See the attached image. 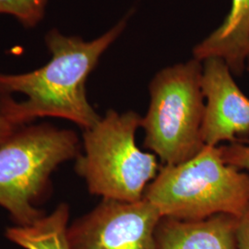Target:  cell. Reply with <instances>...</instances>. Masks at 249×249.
Masks as SVG:
<instances>
[{"label": "cell", "mask_w": 249, "mask_h": 249, "mask_svg": "<svg viewBox=\"0 0 249 249\" xmlns=\"http://www.w3.org/2000/svg\"><path fill=\"white\" fill-rule=\"evenodd\" d=\"M237 218L216 214L202 220L162 217L156 230L158 249H237Z\"/></svg>", "instance_id": "8"}, {"label": "cell", "mask_w": 249, "mask_h": 249, "mask_svg": "<svg viewBox=\"0 0 249 249\" xmlns=\"http://www.w3.org/2000/svg\"><path fill=\"white\" fill-rule=\"evenodd\" d=\"M18 128H20V125L13 123L5 116H0V145L9 139Z\"/></svg>", "instance_id": "14"}, {"label": "cell", "mask_w": 249, "mask_h": 249, "mask_svg": "<svg viewBox=\"0 0 249 249\" xmlns=\"http://www.w3.org/2000/svg\"><path fill=\"white\" fill-rule=\"evenodd\" d=\"M70 208L57 206L52 213L43 216L30 225L9 228V240L25 249H71L68 238Z\"/></svg>", "instance_id": "10"}, {"label": "cell", "mask_w": 249, "mask_h": 249, "mask_svg": "<svg viewBox=\"0 0 249 249\" xmlns=\"http://www.w3.org/2000/svg\"><path fill=\"white\" fill-rule=\"evenodd\" d=\"M48 0H0V14L17 18L26 28L37 26L45 17Z\"/></svg>", "instance_id": "11"}, {"label": "cell", "mask_w": 249, "mask_h": 249, "mask_svg": "<svg viewBox=\"0 0 249 249\" xmlns=\"http://www.w3.org/2000/svg\"><path fill=\"white\" fill-rule=\"evenodd\" d=\"M246 71L249 72V46L248 53H247V60H246Z\"/></svg>", "instance_id": "15"}, {"label": "cell", "mask_w": 249, "mask_h": 249, "mask_svg": "<svg viewBox=\"0 0 249 249\" xmlns=\"http://www.w3.org/2000/svg\"><path fill=\"white\" fill-rule=\"evenodd\" d=\"M249 46V0H231L222 24L193 48V58L203 62L210 57L223 59L233 75L246 71Z\"/></svg>", "instance_id": "9"}, {"label": "cell", "mask_w": 249, "mask_h": 249, "mask_svg": "<svg viewBox=\"0 0 249 249\" xmlns=\"http://www.w3.org/2000/svg\"><path fill=\"white\" fill-rule=\"evenodd\" d=\"M219 147L226 163L237 169L249 172V144L235 142Z\"/></svg>", "instance_id": "12"}, {"label": "cell", "mask_w": 249, "mask_h": 249, "mask_svg": "<svg viewBox=\"0 0 249 249\" xmlns=\"http://www.w3.org/2000/svg\"><path fill=\"white\" fill-rule=\"evenodd\" d=\"M79 139L69 129L49 124L18 128L0 145V206L18 226L43 216L36 201L43 195L53 171L79 156Z\"/></svg>", "instance_id": "5"}, {"label": "cell", "mask_w": 249, "mask_h": 249, "mask_svg": "<svg viewBox=\"0 0 249 249\" xmlns=\"http://www.w3.org/2000/svg\"><path fill=\"white\" fill-rule=\"evenodd\" d=\"M202 68V62L192 58L160 70L149 84L150 104L141 127L144 146L163 165L181 163L206 146Z\"/></svg>", "instance_id": "4"}, {"label": "cell", "mask_w": 249, "mask_h": 249, "mask_svg": "<svg viewBox=\"0 0 249 249\" xmlns=\"http://www.w3.org/2000/svg\"><path fill=\"white\" fill-rule=\"evenodd\" d=\"M142 116L134 111H107L83 134V153L76 171L89 193L121 201L142 200L160 166L157 157L136 143Z\"/></svg>", "instance_id": "3"}, {"label": "cell", "mask_w": 249, "mask_h": 249, "mask_svg": "<svg viewBox=\"0 0 249 249\" xmlns=\"http://www.w3.org/2000/svg\"><path fill=\"white\" fill-rule=\"evenodd\" d=\"M235 238L237 249H249V207L237 218Z\"/></svg>", "instance_id": "13"}, {"label": "cell", "mask_w": 249, "mask_h": 249, "mask_svg": "<svg viewBox=\"0 0 249 249\" xmlns=\"http://www.w3.org/2000/svg\"><path fill=\"white\" fill-rule=\"evenodd\" d=\"M160 212L143 197L135 202L103 198L68 228L71 249H158Z\"/></svg>", "instance_id": "6"}, {"label": "cell", "mask_w": 249, "mask_h": 249, "mask_svg": "<svg viewBox=\"0 0 249 249\" xmlns=\"http://www.w3.org/2000/svg\"><path fill=\"white\" fill-rule=\"evenodd\" d=\"M202 66L203 142L210 147H218L222 142H241L249 137V98L223 59L210 57Z\"/></svg>", "instance_id": "7"}, {"label": "cell", "mask_w": 249, "mask_h": 249, "mask_svg": "<svg viewBox=\"0 0 249 249\" xmlns=\"http://www.w3.org/2000/svg\"><path fill=\"white\" fill-rule=\"evenodd\" d=\"M144 198L161 217L195 221L229 214L239 218L249 207V174L226 163L219 146H205L181 163L160 166Z\"/></svg>", "instance_id": "2"}, {"label": "cell", "mask_w": 249, "mask_h": 249, "mask_svg": "<svg viewBox=\"0 0 249 249\" xmlns=\"http://www.w3.org/2000/svg\"><path fill=\"white\" fill-rule=\"evenodd\" d=\"M128 17L98 38L86 42L53 29L45 36L52 58L23 74L0 73V116L23 126L37 117H59L84 130L100 120L87 98L86 81L100 57L122 35Z\"/></svg>", "instance_id": "1"}]
</instances>
